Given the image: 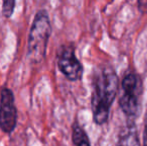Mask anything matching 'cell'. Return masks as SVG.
<instances>
[{"instance_id": "obj_1", "label": "cell", "mask_w": 147, "mask_h": 146, "mask_svg": "<svg viewBox=\"0 0 147 146\" xmlns=\"http://www.w3.org/2000/svg\"><path fill=\"white\" fill-rule=\"evenodd\" d=\"M118 76L110 65H102L94 70L91 109L95 124L103 125L108 121L110 108L118 92Z\"/></svg>"}, {"instance_id": "obj_2", "label": "cell", "mask_w": 147, "mask_h": 146, "mask_svg": "<svg viewBox=\"0 0 147 146\" xmlns=\"http://www.w3.org/2000/svg\"><path fill=\"white\" fill-rule=\"evenodd\" d=\"M52 26L48 12L40 9L35 13L29 30L27 42V56L34 64H39L45 59Z\"/></svg>"}, {"instance_id": "obj_3", "label": "cell", "mask_w": 147, "mask_h": 146, "mask_svg": "<svg viewBox=\"0 0 147 146\" xmlns=\"http://www.w3.org/2000/svg\"><path fill=\"white\" fill-rule=\"evenodd\" d=\"M142 94V81L139 75L134 71H129L123 76L121 81L119 107L129 119L137 117L140 108V99Z\"/></svg>"}, {"instance_id": "obj_4", "label": "cell", "mask_w": 147, "mask_h": 146, "mask_svg": "<svg viewBox=\"0 0 147 146\" xmlns=\"http://www.w3.org/2000/svg\"><path fill=\"white\" fill-rule=\"evenodd\" d=\"M57 67L69 81L75 82L82 79L83 66L76 57L75 48L72 45H61L56 53Z\"/></svg>"}, {"instance_id": "obj_5", "label": "cell", "mask_w": 147, "mask_h": 146, "mask_svg": "<svg viewBox=\"0 0 147 146\" xmlns=\"http://www.w3.org/2000/svg\"><path fill=\"white\" fill-rule=\"evenodd\" d=\"M18 113L12 90L3 87L0 90V129L10 135L17 125Z\"/></svg>"}, {"instance_id": "obj_6", "label": "cell", "mask_w": 147, "mask_h": 146, "mask_svg": "<svg viewBox=\"0 0 147 146\" xmlns=\"http://www.w3.org/2000/svg\"><path fill=\"white\" fill-rule=\"evenodd\" d=\"M117 146H141L134 122H129L120 132Z\"/></svg>"}, {"instance_id": "obj_7", "label": "cell", "mask_w": 147, "mask_h": 146, "mask_svg": "<svg viewBox=\"0 0 147 146\" xmlns=\"http://www.w3.org/2000/svg\"><path fill=\"white\" fill-rule=\"evenodd\" d=\"M72 142L75 146H91L87 133L77 120L72 124Z\"/></svg>"}, {"instance_id": "obj_8", "label": "cell", "mask_w": 147, "mask_h": 146, "mask_svg": "<svg viewBox=\"0 0 147 146\" xmlns=\"http://www.w3.org/2000/svg\"><path fill=\"white\" fill-rule=\"evenodd\" d=\"M2 1V14L5 18H10L15 9L16 0H1Z\"/></svg>"}, {"instance_id": "obj_9", "label": "cell", "mask_w": 147, "mask_h": 146, "mask_svg": "<svg viewBox=\"0 0 147 146\" xmlns=\"http://www.w3.org/2000/svg\"><path fill=\"white\" fill-rule=\"evenodd\" d=\"M142 146H147V111L144 118V130L142 135Z\"/></svg>"}, {"instance_id": "obj_10", "label": "cell", "mask_w": 147, "mask_h": 146, "mask_svg": "<svg viewBox=\"0 0 147 146\" xmlns=\"http://www.w3.org/2000/svg\"><path fill=\"white\" fill-rule=\"evenodd\" d=\"M138 7L143 13L147 12V0H138Z\"/></svg>"}]
</instances>
